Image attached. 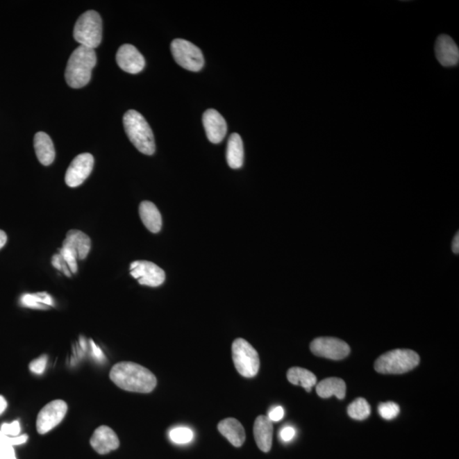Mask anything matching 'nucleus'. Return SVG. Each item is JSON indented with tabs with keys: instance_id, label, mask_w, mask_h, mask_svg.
Listing matches in <instances>:
<instances>
[{
	"instance_id": "nucleus-1",
	"label": "nucleus",
	"mask_w": 459,
	"mask_h": 459,
	"mask_svg": "<svg viewBox=\"0 0 459 459\" xmlns=\"http://www.w3.org/2000/svg\"><path fill=\"white\" fill-rule=\"evenodd\" d=\"M110 378L120 389L131 392L150 393L157 386V378L150 370L131 362L115 364Z\"/></svg>"
},
{
	"instance_id": "nucleus-2",
	"label": "nucleus",
	"mask_w": 459,
	"mask_h": 459,
	"mask_svg": "<svg viewBox=\"0 0 459 459\" xmlns=\"http://www.w3.org/2000/svg\"><path fill=\"white\" fill-rule=\"evenodd\" d=\"M97 62L94 49L79 45L68 60L65 72L67 85L74 89H81L88 85Z\"/></svg>"
},
{
	"instance_id": "nucleus-3",
	"label": "nucleus",
	"mask_w": 459,
	"mask_h": 459,
	"mask_svg": "<svg viewBox=\"0 0 459 459\" xmlns=\"http://www.w3.org/2000/svg\"><path fill=\"white\" fill-rule=\"evenodd\" d=\"M124 126L133 145L140 153L153 155L156 150L153 132L145 117L135 110H130L124 116Z\"/></svg>"
},
{
	"instance_id": "nucleus-4",
	"label": "nucleus",
	"mask_w": 459,
	"mask_h": 459,
	"mask_svg": "<svg viewBox=\"0 0 459 459\" xmlns=\"http://www.w3.org/2000/svg\"><path fill=\"white\" fill-rule=\"evenodd\" d=\"M419 362L418 353L398 349L379 356L374 363V369L382 374H402L415 369Z\"/></svg>"
},
{
	"instance_id": "nucleus-5",
	"label": "nucleus",
	"mask_w": 459,
	"mask_h": 459,
	"mask_svg": "<svg viewBox=\"0 0 459 459\" xmlns=\"http://www.w3.org/2000/svg\"><path fill=\"white\" fill-rule=\"evenodd\" d=\"M74 37L82 47L94 49L102 40V21L97 11L88 10L81 15L76 22Z\"/></svg>"
},
{
	"instance_id": "nucleus-6",
	"label": "nucleus",
	"mask_w": 459,
	"mask_h": 459,
	"mask_svg": "<svg viewBox=\"0 0 459 459\" xmlns=\"http://www.w3.org/2000/svg\"><path fill=\"white\" fill-rule=\"evenodd\" d=\"M235 367L245 378L256 376L260 369V358L257 351L248 341L237 339L231 347Z\"/></svg>"
},
{
	"instance_id": "nucleus-7",
	"label": "nucleus",
	"mask_w": 459,
	"mask_h": 459,
	"mask_svg": "<svg viewBox=\"0 0 459 459\" xmlns=\"http://www.w3.org/2000/svg\"><path fill=\"white\" fill-rule=\"evenodd\" d=\"M172 52L174 60L185 69L199 72L204 66V58L201 49L195 44L182 39L172 43Z\"/></svg>"
},
{
	"instance_id": "nucleus-8",
	"label": "nucleus",
	"mask_w": 459,
	"mask_h": 459,
	"mask_svg": "<svg viewBox=\"0 0 459 459\" xmlns=\"http://www.w3.org/2000/svg\"><path fill=\"white\" fill-rule=\"evenodd\" d=\"M67 404L62 400H55L49 402L41 409L37 417V431L40 435L48 433L62 421L67 415Z\"/></svg>"
},
{
	"instance_id": "nucleus-9",
	"label": "nucleus",
	"mask_w": 459,
	"mask_h": 459,
	"mask_svg": "<svg viewBox=\"0 0 459 459\" xmlns=\"http://www.w3.org/2000/svg\"><path fill=\"white\" fill-rule=\"evenodd\" d=\"M310 348L315 356L335 361L347 358L351 352L350 347L344 341L331 337L315 339Z\"/></svg>"
},
{
	"instance_id": "nucleus-10",
	"label": "nucleus",
	"mask_w": 459,
	"mask_h": 459,
	"mask_svg": "<svg viewBox=\"0 0 459 459\" xmlns=\"http://www.w3.org/2000/svg\"><path fill=\"white\" fill-rule=\"evenodd\" d=\"M130 270L131 275L138 281L140 285L158 287L165 281L164 270L150 261H134L131 265Z\"/></svg>"
},
{
	"instance_id": "nucleus-11",
	"label": "nucleus",
	"mask_w": 459,
	"mask_h": 459,
	"mask_svg": "<svg viewBox=\"0 0 459 459\" xmlns=\"http://www.w3.org/2000/svg\"><path fill=\"white\" fill-rule=\"evenodd\" d=\"M94 157L90 153H82L76 157L67 170L65 181L68 187H77L83 183L92 172Z\"/></svg>"
},
{
	"instance_id": "nucleus-12",
	"label": "nucleus",
	"mask_w": 459,
	"mask_h": 459,
	"mask_svg": "<svg viewBox=\"0 0 459 459\" xmlns=\"http://www.w3.org/2000/svg\"><path fill=\"white\" fill-rule=\"evenodd\" d=\"M116 60L121 69L131 74L140 73L145 67L144 56L132 44H124L117 52Z\"/></svg>"
},
{
	"instance_id": "nucleus-13",
	"label": "nucleus",
	"mask_w": 459,
	"mask_h": 459,
	"mask_svg": "<svg viewBox=\"0 0 459 459\" xmlns=\"http://www.w3.org/2000/svg\"><path fill=\"white\" fill-rule=\"evenodd\" d=\"M203 124L208 140L214 144L221 143L227 133V124L221 113L208 109L203 113Z\"/></svg>"
},
{
	"instance_id": "nucleus-14",
	"label": "nucleus",
	"mask_w": 459,
	"mask_h": 459,
	"mask_svg": "<svg viewBox=\"0 0 459 459\" xmlns=\"http://www.w3.org/2000/svg\"><path fill=\"white\" fill-rule=\"evenodd\" d=\"M90 445L99 454L105 455L119 449L120 442L115 431L106 426L98 427L90 438Z\"/></svg>"
},
{
	"instance_id": "nucleus-15",
	"label": "nucleus",
	"mask_w": 459,
	"mask_h": 459,
	"mask_svg": "<svg viewBox=\"0 0 459 459\" xmlns=\"http://www.w3.org/2000/svg\"><path fill=\"white\" fill-rule=\"evenodd\" d=\"M435 56L442 66L449 67L458 65L459 49L458 45L451 37L442 34L436 40Z\"/></svg>"
},
{
	"instance_id": "nucleus-16",
	"label": "nucleus",
	"mask_w": 459,
	"mask_h": 459,
	"mask_svg": "<svg viewBox=\"0 0 459 459\" xmlns=\"http://www.w3.org/2000/svg\"><path fill=\"white\" fill-rule=\"evenodd\" d=\"M62 248L69 250L76 259L85 260L90 251L91 240L83 231L70 230L63 241Z\"/></svg>"
},
{
	"instance_id": "nucleus-17",
	"label": "nucleus",
	"mask_w": 459,
	"mask_h": 459,
	"mask_svg": "<svg viewBox=\"0 0 459 459\" xmlns=\"http://www.w3.org/2000/svg\"><path fill=\"white\" fill-rule=\"evenodd\" d=\"M253 435L258 447L268 453L272 449L273 424L267 416L260 415L258 417L254 422Z\"/></svg>"
},
{
	"instance_id": "nucleus-18",
	"label": "nucleus",
	"mask_w": 459,
	"mask_h": 459,
	"mask_svg": "<svg viewBox=\"0 0 459 459\" xmlns=\"http://www.w3.org/2000/svg\"><path fill=\"white\" fill-rule=\"evenodd\" d=\"M34 149L42 165L49 166L55 160L56 151L52 140L44 132H37L34 136Z\"/></svg>"
},
{
	"instance_id": "nucleus-19",
	"label": "nucleus",
	"mask_w": 459,
	"mask_h": 459,
	"mask_svg": "<svg viewBox=\"0 0 459 459\" xmlns=\"http://www.w3.org/2000/svg\"><path fill=\"white\" fill-rule=\"evenodd\" d=\"M218 430L234 447H240L244 445L246 439L244 428L236 419L222 420L218 424Z\"/></svg>"
},
{
	"instance_id": "nucleus-20",
	"label": "nucleus",
	"mask_w": 459,
	"mask_h": 459,
	"mask_svg": "<svg viewBox=\"0 0 459 459\" xmlns=\"http://www.w3.org/2000/svg\"><path fill=\"white\" fill-rule=\"evenodd\" d=\"M140 217L151 233H158L162 228V216L158 208L149 201H143L140 204Z\"/></svg>"
},
{
	"instance_id": "nucleus-21",
	"label": "nucleus",
	"mask_w": 459,
	"mask_h": 459,
	"mask_svg": "<svg viewBox=\"0 0 459 459\" xmlns=\"http://www.w3.org/2000/svg\"><path fill=\"white\" fill-rule=\"evenodd\" d=\"M244 149L241 136L233 133L227 143L226 160L231 169L241 168L244 165Z\"/></svg>"
},
{
	"instance_id": "nucleus-22",
	"label": "nucleus",
	"mask_w": 459,
	"mask_h": 459,
	"mask_svg": "<svg viewBox=\"0 0 459 459\" xmlns=\"http://www.w3.org/2000/svg\"><path fill=\"white\" fill-rule=\"evenodd\" d=\"M317 393L322 398L335 396L337 399L343 400L347 394V385L339 378H325L317 385Z\"/></svg>"
},
{
	"instance_id": "nucleus-23",
	"label": "nucleus",
	"mask_w": 459,
	"mask_h": 459,
	"mask_svg": "<svg viewBox=\"0 0 459 459\" xmlns=\"http://www.w3.org/2000/svg\"><path fill=\"white\" fill-rule=\"evenodd\" d=\"M287 381L294 385L303 387L307 392H312L317 384V377L312 372L302 367H292L287 373Z\"/></svg>"
},
{
	"instance_id": "nucleus-24",
	"label": "nucleus",
	"mask_w": 459,
	"mask_h": 459,
	"mask_svg": "<svg viewBox=\"0 0 459 459\" xmlns=\"http://www.w3.org/2000/svg\"><path fill=\"white\" fill-rule=\"evenodd\" d=\"M347 412L353 419L365 420L370 416V405L364 398H358L349 405Z\"/></svg>"
},
{
	"instance_id": "nucleus-25",
	"label": "nucleus",
	"mask_w": 459,
	"mask_h": 459,
	"mask_svg": "<svg viewBox=\"0 0 459 459\" xmlns=\"http://www.w3.org/2000/svg\"><path fill=\"white\" fill-rule=\"evenodd\" d=\"M22 305L31 308H43L42 305H52L51 296L47 294H25L21 299Z\"/></svg>"
},
{
	"instance_id": "nucleus-26",
	"label": "nucleus",
	"mask_w": 459,
	"mask_h": 459,
	"mask_svg": "<svg viewBox=\"0 0 459 459\" xmlns=\"http://www.w3.org/2000/svg\"><path fill=\"white\" fill-rule=\"evenodd\" d=\"M169 439L174 443L187 444L191 442L193 439V432L187 427H176L169 431Z\"/></svg>"
},
{
	"instance_id": "nucleus-27",
	"label": "nucleus",
	"mask_w": 459,
	"mask_h": 459,
	"mask_svg": "<svg viewBox=\"0 0 459 459\" xmlns=\"http://www.w3.org/2000/svg\"><path fill=\"white\" fill-rule=\"evenodd\" d=\"M400 407L392 401L385 402L378 406V413L385 420L396 419L400 413Z\"/></svg>"
},
{
	"instance_id": "nucleus-28",
	"label": "nucleus",
	"mask_w": 459,
	"mask_h": 459,
	"mask_svg": "<svg viewBox=\"0 0 459 459\" xmlns=\"http://www.w3.org/2000/svg\"><path fill=\"white\" fill-rule=\"evenodd\" d=\"M28 435H18V436H8L5 434H3L1 431H0V442L8 444L10 446H19V445H22V444H25L26 442H28Z\"/></svg>"
},
{
	"instance_id": "nucleus-29",
	"label": "nucleus",
	"mask_w": 459,
	"mask_h": 459,
	"mask_svg": "<svg viewBox=\"0 0 459 459\" xmlns=\"http://www.w3.org/2000/svg\"><path fill=\"white\" fill-rule=\"evenodd\" d=\"M60 257L62 258L63 260H65V262L68 265V267L70 268V271L73 273H76L78 271V265L77 259L73 253H72L69 250L62 248L60 249Z\"/></svg>"
},
{
	"instance_id": "nucleus-30",
	"label": "nucleus",
	"mask_w": 459,
	"mask_h": 459,
	"mask_svg": "<svg viewBox=\"0 0 459 459\" xmlns=\"http://www.w3.org/2000/svg\"><path fill=\"white\" fill-rule=\"evenodd\" d=\"M0 431H1L3 434L8 436H13V437H15V436H18L21 433L20 423H19V421L16 420L10 424H3L1 428H0Z\"/></svg>"
},
{
	"instance_id": "nucleus-31",
	"label": "nucleus",
	"mask_w": 459,
	"mask_h": 459,
	"mask_svg": "<svg viewBox=\"0 0 459 459\" xmlns=\"http://www.w3.org/2000/svg\"><path fill=\"white\" fill-rule=\"evenodd\" d=\"M47 356L44 355L40 356V358L34 360V361L30 363V371H32L33 373L36 374H43L45 370V367H47Z\"/></svg>"
},
{
	"instance_id": "nucleus-32",
	"label": "nucleus",
	"mask_w": 459,
	"mask_h": 459,
	"mask_svg": "<svg viewBox=\"0 0 459 459\" xmlns=\"http://www.w3.org/2000/svg\"><path fill=\"white\" fill-rule=\"evenodd\" d=\"M0 459H17L14 447L0 442Z\"/></svg>"
},
{
	"instance_id": "nucleus-33",
	"label": "nucleus",
	"mask_w": 459,
	"mask_h": 459,
	"mask_svg": "<svg viewBox=\"0 0 459 459\" xmlns=\"http://www.w3.org/2000/svg\"><path fill=\"white\" fill-rule=\"evenodd\" d=\"M296 434L294 428L292 426H285L280 431V438L284 442H291L294 439Z\"/></svg>"
},
{
	"instance_id": "nucleus-34",
	"label": "nucleus",
	"mask_w": 459,
	"mask_h": 459,
	"mask_svg": "<svg viewBox=\"0 0 459 459\" xmlns=\"http://www.w3.org/2000/svg\"><path fill=\"white\" fill-rule=\"evenodd\" d=\"M268 418L272 422H279L284 417V409L282 407H275L269 412Z\"/></svg>"
},
{
	"instance_id": "nucleus-35",
	"label": "nucleus",
	"mask_w": 459,
	"mask_h": 459,
	"mask_svg": "<svg viewBox=\"0 0 459 459\" xmlns=\"http://www.w3.org/2000/svg\"><path fill=\"white\" fill-rule=\"evenodd\" d=\"M451 249H453V251L454 253L458 254L459 253V235L458 233L455 235L453 241V245H451Z\"/></svg>"
},
{
	"instance_id": "nucleus-36",
	"label": "nucleus",
	"mask_w": 459,
	"mask_h": 459,
	"mask_svg": "<svg viewBox=\"0 0 459 459\" xmlns=\"http://www.w3.org/2000/svg\"><path fill=\"white\" fill-rule=\"evenodd\" d=\"M7 406H8V404H7L6 398L3 396H0V415L6 410Z\"/></svg>"
},
{
	"instance_id": "nucleus-37",
	"label": "nucleus",
	"mask_w": 459,
	"mask_h": 459,
	"mask_svg": "<svg viewBox=\"0 0 459 459\" xmlns=\"http://www.w3.org/2000/svg\"><path fill=\"white\" fill-rule=\"evenodd\" d=\"M7 242V235L5 231L0 230V249L6 245Z\"/></svg>"
}]
</instances>
